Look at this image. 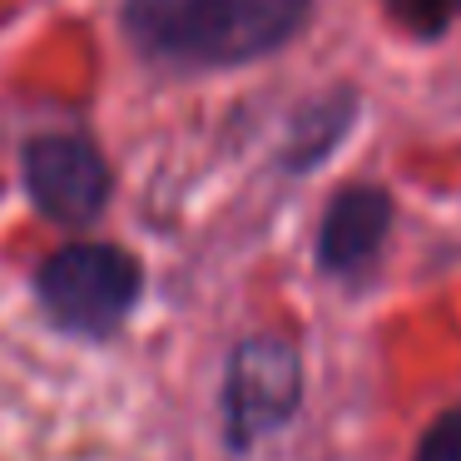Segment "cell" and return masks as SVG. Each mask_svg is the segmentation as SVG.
<instances>
[{"label":"cell","instance_id":"5","mask_svg":"<svg viewBox=\"0 0 461 461\" xmlns=\"http://www.w3.org/2000/svg\"><path fill=\"white\" fill-rule=\"evenodd\" d=\"M392 229V199L377 184H348L338 199L328 203L318 229V263L338 278L362 273L382 253Z\"/></svg>","mask_w":461,"mask_h":461},{"label":"cell","instance_id":"4","mask_svg":"<svg viewBox=\"0 0 461 461\" xmlns=\"http://www.w3.org/2000/svg\"><path fill=\"white\" fill-rule=\"evenodd\" d=\"M21 179H25V199L35 203V213L60 223V229L95 223L114 194V174L104 164L100 144L75 130L35 134L21 154Z\"/></svg>","mask_w":461,"mask_h":461},{"label":"cell","instance_id":"1","mask_svg":"<svg viewBox=\"0 0 461 461\" xmlns=\"http://www.w3.org/2000/svg\"><path fill=\"white\" fill-rule=\"evenodd\" d=\"M312 0H124L134 50L179 70H229L283 50Z\"/></svg>","mask_w":461,"mask_h":461},{"label":"cell","instance_id":"6","mask_svg":"<svg viewBox=\"0 0 461 461\" xmlns=\"http://www.w3.org/2000/svg\"><path fill=\"white\" fill-rule=\"evenodd\" d=\"M348 110H352V95H328L318 110L303 114L298 134H293V149H288V164H298V169L318 164L322 154L342 140V130H348Z\"/></svg>","mask_w":461,"mask_h":461},{"label":"cell","instance_id":"3","mask_svg":"<svg viewBox=\"0 0 461 461\" xmlns=\"http://www.w3.org/2000/svg\"><path fill=\"white\" fill-rule=\"evenodd\" d=\"M303 402V352L293 338L253 332L229 352L223 372V437L233 451L283 431Z\"/></svg>","mask_w":461,"mask_h":461},{"label":"cell","instance_id":"2","mask_svg":"<svg viewBox=\"0 0 461 461\" xmlns=\"http://www.w3.org/2000/svg\"><path fill=\"white\" fill-rule=\"evenodd\" d=\"M144 293V268L130 249L80 239L55 249L35 268V303L60 332L104 342L130 322Z\"/></svg>","mask_w":461,"mask_h":461},{"label":"cell","instance_id":"7","mask_svg":"<svg viewBox=\"0 0 461 461\" xmlns=\"http://www.w3.org/2000/svg\"><path fill=\"white\" fill-rule=\"evenodd\" d=\"M382 11L417 41H437L451 21L461 15V0H382Z\"/></svg>","mask_w":461,"mask_h":461},{"label":"cell","instance_id":"8","mask_svg":"<svg viewBox=\"0 0 461 461\" xmlns=\"http://www.w3.org/2000/svg\"><path fill=\"white\" fill-rule=\"evenodd\" d=\"M411 461H461V407H447L427 431H421Z\"/></svg>","mask_w":461,"mask_h":461}]
</instances>
